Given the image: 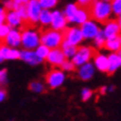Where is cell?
I'll return each mask as SVG.
<instances>
[{
	"label": "cell",
	"instance_id": "cell-1",
	"mask_svg": "<svg viewBox=\"0 0 121 121\" xmlns=\"http://www.w3.org/2000/svg\"><path fill=\"white\" fill-rule=\"evenodd\" d=\"M91 19L95 20L99 23H106L111 19L112 13V7L111 2H107L103 0H93L92 4L89 7Z\"/></svg>",
	"mask_w": 121,
	"mask_h": 121
},
{
	"label": "cell",
	"instance_id": "cell-2",
	"mask_svg": "<svg viewBox=\"0 0 121 121\" xmlns=\"http://www.w3.org/2000/svg\"><path fill=\"white\" fill-rule=\"evenodd\" d=\"M22 35V42L21 46L23 49L28 50H36L41 44V33H39L32 27L27 26L21 30Z\"/></svg>",
	"mask_w": 121,
	"mask_h": 121
},
{
	"label": "cell",
	"instance_id": "cell-3",
	"mask_svg": "<svg viewBox=\"0 0 121 121\" xmlns=\"http://www.w3.org/2000/svg\"><path fill=\"white\" fill-rule=\"evenodd\" d=\"M65 41V35L62 31H58L50 28L41 32V43L49 47L50 49L60 48Z\"/></svg>",
	"mask_w": 121,
	"mask_h": 121
},
{
	"label": "cell",
	"instance_id": "cell-4",
	"mask_svg": "<svg viewBox=\"0 0 121 121\" xmlns=\"http://www.w3.org/2000/svg\"><path fill=\"white\" fill-rule=\"evenodd\" d=\"M95 50L92 47H89V46H82V47L78 48L77 53L74 55V57L71 60L72 62L76 65L77 67H80L84 63H87L90 61V59L93 58L95 55Z\"/></svg>",
	"mask_w": 121,
	"mask_h": 121
},
{
	"label": "cell",
	"instance_id": "cell-5",
	"mask_svg": "<svg viewBox=\"0 0 121 121\" xmlns=\"http://www.w3.org/2000/svg\"><path fill=\"white\" fill-rule=\"evenodd\" d=\"M27 9H28V23L31 26L39 23L40 13L42 11V7L39 0H29L27 4Z\"/></svg>",
	"mask_w": 121,
	"mask_h": 121
},
{
	"label": "cell",
	"instance_id": "cell-6",
	"mask_svg": "<svg viewBox=\"0 0 121 121\" xmlns=\"http://www.w3.org/2000/svg\"><path fill=\"white\" fill-rule=\"evenodd\" d=\"M80 28L82 31V35H83V38L87 40H91V39L93 40L97 37V35L101 31L99 27V22H97L93 19H89L83 25H81Z\"/></svg>",
	"mask_w": 121,
	"mask_h": 121
},
{
	"label": "cell",
	"instance_id": "cell-7",
	"mask_svg": "<svg viewBox=\"0 0 121 121\" xmlns=\"http://www.w3.org/2000/svg\"><path fill=\"white\" fill-rule=\"evenodd\" d=\"M44 80H46L47 84L49 86V88H51V89L58 88L65 81V73L62 72V70L51 69L46 73Z\"/></svg>",
	"mask_w": 121,
	"mask_h": 121
},
{
	"label": "cell",
	"instance_id": "cell-8",
	"mask_svg": "<svg viewBox=\"0 0 121 121\" xmlns=\"http://www.w3.org/2000/svg\"><path fill=\"white\" fill-rule=\"evenodd\" d=\"M63 35H65V41L73 44V46H79L84 39L82 31H81V28L78 26L67 28L63 31Z\"/></svg>",
	"mask_w": 121,
	"mask_h": 121
},
{
	"label": "cell",
	"instance_id": "cell-9",
	"mask_svg": "<svg viewBox=\"0 0 121 121\" xmlns=\"http://www.w3.org/2000/svg\"><path fill=\"white\" fill-rule=\"evenodd\" d=\"M68 19L66 18V16L63 15V11L61 10H52V22L50 27L52 29L58 30V31H65L68 28Z\"/></svg>",
	"mask_w": 121,
	"mask_h": 121
},
{
	"label": "cell",
	"instance_id": "cell-10",
	"mask_svg": "<svg viewBox=\"0 0 121 121\" xmlns=\"http://www.w3.org/2000/svg\"><path fill=\"white\" fill-rule=\"evenodd\" d=\"M21 42H22L21 29H18V28H12L11 31L9 32V35L2 40V44L9 46L11 48H18L19 46H21Z\"/></svg>",
	"mask_w": 121,
	"mask_h": 121
},
{
	"label": "cell",
	"instance_id": "cell-11",
	"mask_svg": "<svg viewBox=\"0 0 121 121\" xmlns=\"http://www.w3.org/2000/svg\"><path fill=\"white\" fill-rule=\"evenodd\" d=\"M66 60H67V58L61 48L51 49V51H50V53H49V56H48V58H47L48 63H50L52 67H61V65Z\"/></svg>",
	"mask_w": 121,
	"mask_h": 121
},
{
	"label": "cell",
	"instance_id": "cell-12",
	"mask_svg": "<svg viewBox=\"0 0 121 121\" xmlns=\"http://www.w3.org/2000/svg\"><path fill=\"white\" fill-rule=\"evenodd\" d=\"M21 58V51L17 48H11L6 44H1L0 47V60H16Z\"/></svg>",
	"mask_w": 121,
	"mask_h": 121
},
{
	"label": "cell",
	"instance_id": "cell-13",
	"mask_svg": "<svg viewBox=\"0 0 121 121\" xmlns=\"http://www.w3.org/2000/svg\"><path fill=\"white\" fill-rule=\"evenodd\" d=\"M103 32L106 35L107 38L114 37V36H120L121 33V28L118 20L114 19H110L109 21H107L103 26Z\"/></svg>",
	"mask_w": 121,
	"mask_h": 121
},
{
	"label": "cell",
	"instance_id": "cell-14",
	"mask_svg": "<svg viewBox=\"0 0 121 121\" xmlns=\"http://www.w3.org/2000/svg\"><path fill=\"white\" fill-rule=\"evenodd\" d=\"M21 60H23L25 62L29 63L31 66H37L39 63H41L43 60L37 55L36 50H28V49H23L21 50Z\"/></svg>",
	"mask_w": 121,
	"mask_h": 121
},
{
	"label": "cell",
	"instance_id": "cell-15",
	"mask_svg": "<svg viewBox=\"0 0 121 121\" xmlns=\"http://www.w3.org/2000/svg\"><path fill=\"white\" fill-rule=\"evenodd\" d=\"M89 19H91L89 8L79 7V9H78V11L76 12V15H74L71 23H74V25H77V26L80 27L81 25H83L86 21H88Z\"/></svg>",
	"mask_w": 121,
	"mask_h": 121
},
{
	"label": "cell",
	"instance_id": "cell-16",
	"mask_svg": "<svg viewBox=\"0 0 121 121\" xmlns=\"http://www.w3.org/2000/svg\"><path fill=\"white\" fill-rule=\"evenodd\" d=\"M11 27V28H18V29H23L22 27L25 25L23 19L19 16V13L16 10H10L8 11L7 16V21H6Z\"/></svg>",
	"mask_w": 121,
	"mask_h": 121
},
{
	"label": "cell",
	"instance_id": "cell-17",
	"mask_svg": "<svg viewBox=\"0 0 121 121\" xmlns=\"http://www.w3.org/2000/svg\"><path fill=\"white\" fill-rule=\"evenodd\" d=\"M93 61H95V66L102 72H108L109 70V58L107 56L100 53V52H95V57H93Z\"/></svg>",
	"mask_w": 121,
	"mask_h": 121
},
{
	"label": "cell",
	"instance_id": "cell-18",
	"mask_svg": "<svg viewBox=\"0 0 121 121\" xmlns=\"http://www.w3.org/2000/svg\"><path fill=\"white\" fill-rule=\"evenodd\" d=\"M95 73V67L90 62H87L80 66L79 70H78V77L80 78L81 80H89L91 79L92 76Z\"/></svg>",
	"mask_w": 121,
	"mask_h": 121
},
{
	"label": "cell",
	"instance_id": "cell-19",
	"mask_svg": "<svg viewBox=\"0 0 121 121\" xmlns=\"http://www.w3.org/2000/svg\"><path fill=\"white\" fill-rule=\"evenodd\" d=\"M108 58H109V70L107 73L111 76L121 66V56L119 55V52H111L108 56Z\"/></svg>",
	"mask_w": 121,
	"mask_h": 121
},
{
	"label": "cell",
	"instance_id": "cell-20",
	"mask_svg": "<svg viewBox=\"0 0 121 121\" xmlns=\"http://www.w3.org/2000/svg\"><path fill=\"white\" fill-rule=\"evenodd\" d=\"M104 49L109 50L111 52H119L121 50V41L120 36H114V37L107 38Z\"/></svg>",
	"mask_w": 121,
	"mask_h": 121
},
{
	"label": "cell",
	"instance_id": "cell-21",
	"mask_svg": "<svg viewBox=\"0 0 121 121\" xmlns=\"http://www.w3.org/2000/svg\"><path fill=\"white\" fill-rule=\"evenodd\" d=\"M79 7L80 6L78 4H76V2H69L68 4H66V7H65V9L62 11H63V15L66 16V18L68 19L69 23H71V21H72V19H73L74 15L78 11Z\"/></svg>",
	"mask_w": 121,
	"mask_h": 121
},
{
	"label": "cell",
	"instance_id": "cell-22",
	"mask_svg": "<svg viewBox=\"0 0 121 121\" xmlns=\"http://www.w3.org/2000/svg\"><path fill=\"white\" fill-rule=\"evenodd\" d=\"M60 48L62 49V51H63V53H65L67 59H72L78 51L77 46H73V44L69 43V42H67V41H63Z\"/></svg>",
	"mask_w": 121,
	"mask_h": 121
},
{
	"label": "cell",
	"instance_id": "cell-23",
	"mask_svg": "<svg viewBox=\"0 0 121 121\" xmlns=\"http://www.w3.org/2000/svg\"><path fill=\"white\" fill-rule=\"evenodd\" d=\"M52 22V10L49 9H42L40 13V18H39V23L41 26L47 27L50 26Z\"/></svg>",
	"mask_w": 121,
	"mask_h": 121
},
{
	"label": "cell",
	"instance_id": "cell-24",
	"mask_svg": "<svg viewBox=\"0 0 121 121\" xmlns=\"http://www.w3.org/2000/svg\"><path fill=\"white\" fill-rule=\"evenodd\" d=\"M106 41H107V37L104 32H103V30H101L98 35H97V37L93 39V42H95V46L97 48H104V44H106Z\"/></svg>",
	"mask_w": 121,
	"mask_h": 121
},
{
	"label": "cell",
	"instance_id": "cell-25",
	"mask_svg": "<svg viewBox=\"0 0 121 121\" xmlns=\"http://www.w3.org/2000/svg\"><path fill=\"white\" fill-rule=\"evenodd\" d=\"M50 51H51V49L49 47H47V46H44V44L41 43L39 47L36 49V52H37V55L40 57L42 60H47L48 56H49V53H50Z\"/></svg>",
	"mask_w": 121,
	"mask_h": 121
},
{
	"label": "cell",
	"instance_id": "cell-26",
	"mask_svg": "<svg viewBox=\"0 0 121 121\" xmlns=\"http://www.w3.org/2000/svg\"><path fill=\"white\" fill-rule=\"evenodd\" d=\"M29 90L33 92H38V93H43V92L47 91L44 86L39 81H31L29 83Z\"/></svg>",
	"mask_w": 121,
	"mask_h": 121
},
{
	"label": "cell",
	"instance_id": "cell-27",
	"mask_svg": "<svg viewBox=\"0 0 121 121\" xmlns=\"http://www.w3.org/2000/svg\"><path fill=\"white\" fill-rule=\"evenodd\" d=\"M59 0H39L42 9H49V10H52L57 7Z\"/></svg>",
	"mask_w": 121,
	"mask_h": 121
},
{
	"label": "cell",
	"instance_id": "cell-28",
	"mask_svg": "<svg viewBox=\"0 0 121 121\" xmlns=\"http://www.w3.org/2000/svg\"><path fill=\"white\" fill-rule=\"evenodd\" d=\"M11 29H12V28L8 25L7 22H4V23H0V39H1V41L4 40V38L9 35V32L11 31Z\"/></svg>",
	"mask_w": 121,
	"mask_h": 121
},
{
	"label": "cell",
	"instance_id": "cell-29",
	"mask_svg": "<svg viewBox=\"0 0 121 121\" xmlns=\"http://www.w3.org/2000/svg\"><path fill=\"white\" fill-rule=\"evenodd\" d=\"M111 7H112V13L116 17L121 16V0H112L111 1Z\"/></svg>",
	"mask_w": 121,
	"mask_h": 121
},
{
	"label": "cell",
	"instance_id": "cell-30",
	"mask_svg": "<svg viewBox=\"0 0 121 121\" xmlns=\"http://www.w3.org/2000/svg\"><path fill=\"white\" fill-rule=\"evenodd\" d=\"M17 12L19 13V16L23 19L25 22H28V9H27V4H22V6H19L18 8L15 9Z\"/></svg>",
	"mask_w": 121,
	"mask_h": 121
},
{
	"label": "cell",
	"instance_id": "cell-31",
	"mask_svg": "<svg viewBox=\"0 0 121 121\" xmlns=\"http://www.w3.org/2000/svg\"><path fill=\"white\" fill-rule=\"evenodd\" d=\"M76 65H74L73 62H72V60H68L67 59L66 61L61 65V70H66V71H74L76 70Z\"/></svg>",
	"mask_w": 121,
	"mask_h": 121
},
{
	"label": "cell",
	"instance_id": "cell-32",
	"mask_svg": "<svg viewBox=\"0 0 121 121\" xmlns=\"http://www.w3.org/2000/svg\"><path fill=\"white\" fill-rule=\"evenodd\" d=\"M92 90H90V89L88 88H84L82 91H81V100L82 101H88L90 98H91V95H92Z\"/></svg>",
	"mask_w": 121,
	"mask_h": 121
},
{
	"label": "cell",
	"instance_id": "cell-33",
	"mask_svg": "<svg viewBox=\"0 0 121 121\" xmlns=\"http://www.w3.org/2000/svg\"><path fill=\"white\" fill-rule=\"evenodd\" d=\"M7 16H8V10L6 8L1 7L0 8V23H4L7 21Z\"/></svg>",
	"mask_w": 121,
	"mask_h": 121
},
{
	"label": "cell",
	"instance_id": "cell-34",
	"mask_svg": "<svg viewBox=\"0 0 121 121\" xmlns=\"http://www.w3.org/2000/svg\"><path fill=\"white\" fill-rule=\"evenodd\" d=\"M4 8H6L8 11L15 10V1L13 0H4Z\"/></svg>",
	"mask_w": 121,
	"mask_h": 121
},
{
	"label": "cell",
	"instance_id": "cell-35",
	"mask_svg": "<svg viewBox=\"0 0 121 121\" xmlns=\"http://www.w3.org/2000/svg\"><path fill=\"white\" fill-rule=\"evenodd\" d=\"M0 82L2 86L7 83V69H2L0 71Z\"/></svg>",
	"mask_w": 121,
	"mask_h": 121
},
{
	"label": "cell",
	"instance_id": "cell-36",
	"mask_svg": "<svg viewBox=\"0 0 121 121\" xmlns=\"http://www.w3.org/2000/svg\"><path fill=\"white\" fill-rule=\"evenodd\" d=\"M77 1V4L80 6V7H87L89 8L90 7V4H92V1L93 0H76Z\"/></svg>",
	"mask_w": 121,
	"mask_h": 121
},
{
	"label": "cell",
	"instance_id": "cell-37",
	"mask_svg": "<svg viewBox=\"0 0 121 121\" xmlns=\"http://www.w3.org/2000/svg\"><path fill=\"white\" fill-rule=\"evenodd\" d=\"M13 1H15V9L22 4H28L29 2V0H13Z\"/></svg>",
	"mask_w": 121,
	"mask_h": 121
},
{
	"label": "cell",
	"instance_id": "cell-38",
	"mask_svg": "<svg viewBox=\"0 0 121 121\" xmlns=\"http://www.w3.org/2000/svg\"><path fill=\"white\" fill-rule=\"evenodd\" d=\"M6 95H7V91L4 89H1V91H0V100L4 101L6 99Z\"/></svg>",
	"mask_w": 121,
	"mask_h": 121
},
{
	"label": "cell",
	"instance_id": "cell-39",
	"mask_svg": "<svg viewBox=\"0 0 121 121\" xmlns=\"http://www.w3.org/2000/svg\"><path fill=\"white\" fill-rule=\"evenodd\" d=\"M106 91H107V87H101V88L98 90V92H99L100 95H104V93H106Z\"/></svg>",
	"mask_w": 121,
	"mask_h": 121
},
{
	"label": "cell",
	"instance_id": "cell-40",
	"mask_svg": "<svg viewBox=\"0 0 121 121\" xmlns=\"http://www.w3.org/2000/svg\"><path fill=\"white\" fill-rule=\"evenodd\" d=\"M117 20H118V22H119V25H120V28H121V16H119V17H118Z\"/></svg>",
	"mask_w": 121,
	"mask_h": 121
},
{
	"label": "cell",
	"instance_id": "cell-41",
	"mask_svg": "<svg viewBox=\"0 0 121 121\" xmlns=\"http://www.w3.org/2000/svg\"><path fill=\"white\" fill-rule=\"evenodd\" d=\"M103 1H107V2H111L112 0H103Z\"/></svg>",
	"mask_w": 121,
	"mask_h": 121
},
{
	"label": "cell",
	"instance_id": "cell-42",
	"mask_svg": "<svg viewBox=\"0 0 121 121\" xmlns=\"http://www.w3.org/2000/svg\"><path fill=\"white\" fill-rule=\"evenodd\" d=\"M119 55H120V56H121V50H120V51H119Z\"/></svg>",
	"mask_w": 121,
	"mask_h": 121
},
{
	"label": "cell",
	"instance_id": "cell-43",
	"mask_svg": "<svg viewBox=\"0 0 121 121\" xmlns=\"http://www.w3.org/2000/svg\"><path fill=\"white\" fill-rule=\"evenodd\" d=\"M120 41H121V33H120Z\"/></svg>",
	"mask_w": 121,
	"mask_h": 121
}]
</instances>
